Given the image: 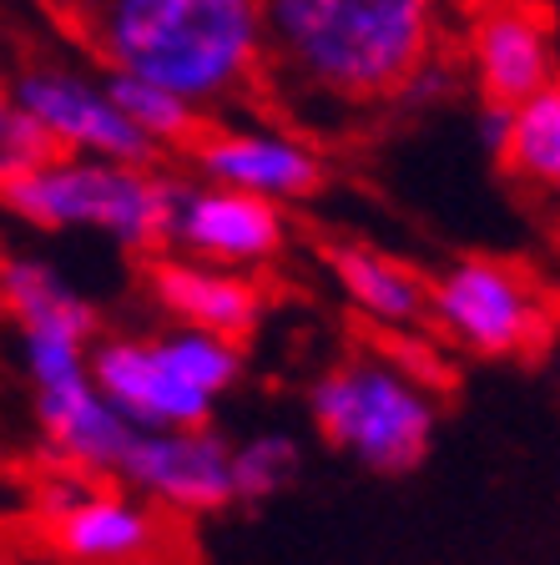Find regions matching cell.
Instances as JSON below:
<instances>
[{
    "label": "cell",
    "instance_id": "cell-12",
    "mask_svg": "<svg viewBox=\"0 0 560 565\" xmlns=\"http://www.w3.org/2000/svg\"><path fill=\"white\" fill-rule=\"evenodd\" d=\"M469 71L485 102L520 106L526 96L556 86V35L546 15L526 0L485 6L469 25Z\"/></svg>",
    "mask_w": 560,
    "mask_h": 565
},
{
    "label": "cell",
    "instance_id": "cell-13",
    "mask_svg": "<svg viewBox=\"0 0 560 565\" xmlns=\"http://www.w3.org/2000/svg\"><path fill=\"white\" fill-rule=\"evenodd\" d=\"M152 303L172 318L177 329H202V333H222V339L243 343L263 318V288L257 278L237 268H218V263H198V258H157L147 273Z\"/></svg>",
    "mask_w": 560,
    "mask_h": 565
},
{
    "label": "cell",
    "instance_id": "cell-1",
    "mask_svg": "<svg viewBox=\"0 0 560 565\" xmlns=\"http://www.w3.org/2000/svg\"><path fill=\"white\" fill-rule=\"evenodd\" d=\"M263 71L334 106L389 102L434 51V0H257Z\"/></svg>",
    "mask_w": 560,
    "mask_h": 565
},
{
    "label": "cell",
    "instance_id": "cell-15",
    "mask_svg": "<svg viewBox=\"0 0 560 565\" xmlns=\"http://www.w3.org/2000/svg\"><path fill=\"white\" fill-rule=\"evenodd\" d=\"M0 303L11 308L21 329H66L96 339V308L41 258H6L0 263Z\"/></svg>",
    "mask_w": 560,
    "mask_h": 565
},
{
    "label": "cell",
    "instance_id": "cell-5",
    "mask_svg": "<svg viewBox=\"0 0 560 565\" xmlns=\"http://www.w3.org/2000/svg\"><path fill=\"white\" fill-rule=\"evenodd\" d=\"M424 318L475 359H536L556 339L550 288L505 258L450 263L424 294Z\"/></svg>",
    "mask_w": 560,
    "mask_h": 565
},
{
    "label": "cell",
    "instance_id": "cell-6",
    "mask_svg": "<svg viewBox=\"0 0 560 565\" xmlns=\"http://www.w3.org/2000/svg\"><path fill=\"white\" fill-rule=\"evenodd\" d=\"M11 102L51 137L61 157H102V162L152 167L157 152L147 147L137 127L121 117L102 82L76 76V71H25L11 86Z\"/></svg>",
    "mask_w": 560,
    "mask_h": 565
},
{
    "label": "cell",
    "instance_id": "cell-3",
    "mask_svg": "<svg viewBox=\"0 0 560 565\" xmlns=\"http://www.w3.org/2000/svg\"><path fill=\"white\" fill-rule=\"evenodd\" d=\"M308 419L353 465L373 475L420 470L440 429L434 394L389 359H344L308 384Z\"/></svg>",
    "mask_w": 560,
    "mask_h": 565
},
{
    "label": "cell",
    "instance_id": "cell-16",
    "mask_svg": "<svg viewBox=\"0 0 560 565\" xmlns=\"http://www.w3.org/2000/svg\"><path fill=\"white\" fill-rule=\"evenodd\" d=\"M500 162L510 167L526 188H556L560 182V86L526 96L510 106V131H505Z\"/></svg>",
    "mask_w": 560,
    "mask_h": 565
},
{
    "label": "cell",
    "instance_id": "cell-11",
    "mask_svg": "<svg viewBox=\"0 0 560 565\" xmlns=\"http://www.w3.org/2000/svg\"><path fill=\"white\" fill-rule=\"evenodd\" d=\"M51 551L66 565H167L172 561V525L141 494L92 490L46 525Z\"/></svg>",
    "mask_w": 560,
    "mask_h": 565
},
{
    "label": "cell",
    "instance_id": "cell-2",
    "mask_svg": "<svg viewBox=\"0 0 560 565\" xmlns=\"http://www.w3.org/2000/svg\"><path fill=\"white\" fill-rule=\"evenodd\" d=\"M82 31L117 76L167 86L198 111L263 76L257 0H86Z\"/></svg>",
    "mask_w": 560,
    "mask_h": 565
},
{
    "label": "cell",
    "instance_id": "cell-25",
    "mask_svg": "<svg viewBox=\"0 0 560 565\" xmlns=\"http://www.w3.org/2000/svg\"><path fill=\"white\" fill-rule=\"evenodd\" d=\"M434 6H444V0H434Z\"/></svg>",
    "mask_w": 560,
    "mask_h": 565
},
{
    "label": "cell",
    "instance_id": "cell-18",
    "mask_svg": "<svg viewBox=\"0 0 560 565\" xmlns=\"http://www.w3.org/2000/svg\"><path fill=\"white\" fill-rule=\"evenodd\" d=\"M46 439H51V455H56L61 465H71V470L117 475L121 449H127V439H131V424L96 394L92 404H82L76 414H66L61 424H51Z\"/></svg>",
    "mask_w": 560,
    "mask_h": 565
},
{
    "label": "cell",
    "instance_id": "cell-21",
    "mask_svg": "<svg viewBox=\"0 0 560 565\" xmlns=\"http://www.w3.org/2000/svg\"><path fill=\"white\" fill-rule=\"evenodd\" d=\"M51 157H56L51 137L25 117L11 96L0 92V192L11 188V182H21L25 172H35L41 162H51Z\"/></svg>",
    "mask_w": 560,
    "mask_h": 565
},
{
    "label": "cell",
    "instance_id": "cell-20",
    "mask_svg": "<svg viewBox=\"0 0 560 565\" xmlns=\"http://www.w3.org/2000/svg\"><path fill=\"white\" fill-rule=\"evenodd\" d=\"M304 449L283 429H263L247 445L228 449V470H233V500H273L283 484L298 475Z\"/></svg>",
    "mask_w": 560,
    "mask_h": 565
},
{
    "label": "cell",
    "instance_id": "cell-4",
    "mask_svg": "<svg viewBox=\"0 0 560 565\" xmlns=\"http://www.w3.org/2000/svg\"><path fill=\"white\" fill-rule=\"evenodd\" d=\"M0 202L31 227L71 233L92 227L131 253L167 247V217H172V182L147 167L102 162V157H51L35 172L0 192Z\"/></svg>",
    "mask_w": 560,
    "mask_h": 565
},
{
    "label": "cell",
    "instance_id": "cell-7",
    "mask_svg": "<svg viewBox=\"0 0 560 565\" xmlns=\"http://www.w3.org/2000/svg\"><path fill=\"white\" fill-rule=\"evenodd\" d=\"M228 439L202 429H131L121 449L117 480L157 510L177 515H212L233 505V470H228Z\"/></svg>",
    "mask_w": 560,
    "mask_h": 565
},
{
    "label": "cell",
    "instance_id": "cell-23",
    "mask_svg": "<svg viewBox=\"0 0 560 565\" xmlns=\"http://www.w3.org/2000/svg\"><path fill=\"white\" fill-rule=\"evenodd\" d=\"M479 147L490 157H500V147H505V131H510V106H495V102H485L479 106Z\"/></svg>",
    "mask_w": 560,
    "mask_h": 565
},
{
    "label": "cell",
    "instance_id": "cell-22",
    "mask_svg": "<svg viewBox=\"0 0 560 565\" xmlns=\"http://www.w3.org/2000/svg\"><path fill=\"white\" fill-rule=\"evenodd\" d=\"M86 494H92V480H86L82 470H56V475H46V480H35V490H31V505H35V515H41V525H51V520H61L71 505H82Z\"/></svg>",
    "mask_w": 560,
    "mask_h": 565
},
{
    "label": "cell",
    "instance_id": "cell-10",
    "mask_svg": "<svg viewBox=\"0 0 560 565\" xmlns=\"http://www.w3.org/2000/svg\"><path fill=\"white\" fill-rule=\"evenodd\" d=\"M202 182L247 192L263 202H304L324 188V157L298 131L268 127H218L187 141Z\"/></svg>",
    "mask_w": 560,
    "mask_h": 565
},
{
    "label": "cell",
    "instance_id": "cell-17",
    "mask_svg": "<svg viewBox=\"0 0 560 565\" xmlns=\"http://www.w3.org/2000/svg\"><path fill=\"white\" fill-rule=\"evenodd\" d=\"M106 96L117 106L121 117L147 137L152 152L162 147H187V141L202 131V111L182 96H172L167 86H152V82H137V76H117V71H106Z\"/></svg>",
    "mask_w": 560,
    "mask_h": 565
},
{
    "label": "cell",
    "instance_id": "cell-8",
    "mask_svg": "<svg viewBox=\"0 0 560 565\" xmlns=\"http://www.w3.org/2000/svg\"><path fill=\"white\" fill-rule=\"evenodd\" d=\"M283 207L247 192L218 188H172V217H167V243H177L182 258L218 263V268L253 273L283 253Z\"/></svg>",
    "mask_w": 560,
    "mask_h": 565
},
{
    "label": "cell",
    "instance_id": "cell-19",
    "mask_svg": "<svg viewBox=\"0 0 560 565\" xmlns=\"http://www.w3.org/2000/svg\"><path fill=\"white\" fill-rule=\"evenodd\" d=\"M157 349H162L167 364H172L192 388H202L208 399H222V394L243 379V343L222 339V333L172 329L157 339Z\"/></svg>",
    "mask_w": 560,
    "mask_h": 565
},
{
    "label": "cell",
    "instance_id": "cell-14",
    "mask_svg": "<svg viewBox=\"0 0 560 565\" xmlns=\"http://www.w3.org/2000/svg\"><path fill=\"white\" fill-rule=\"evenodd\" d=\"M334 278H339L344 298H349L363 318H373V323L414 329L424 318L430 282L414 268H404V263L373 253V247H339V253H334Z\"/></svg>",
    "mask_w": 560,
    "mask_h": 565
},
{
    "label": "cell",
    "instance_id": "cell-9",
    "mask_svg": "<svg viewBox=\"0 0 560 565\" xmlns=\"http://www.w3.org/2000/svg\"><path fill=\"white\" fill-rule=\"evenodd\" d=\"M86 374L131 429H202L218 404L167 364L157 339H131V333L92 339Z\"/></svg>",
    "mask_w": 560,
    "mask_h": 565
},
{
    "label": "cell",
    "instance_id": "cell-24",
    "mask_svg": "<svg viewBox=\"0 0 560 565\" xmlns=\"http://www.w3.org/2000/svg\"><path fill=\"white\" fill-rule=\"evenodd\" d=\"M66 6H71V11H82V6H86V0H66Z\"/></svg>",
    "mask_w": 560,
    "mask_h": 565
}]
</instances>
